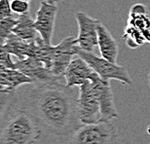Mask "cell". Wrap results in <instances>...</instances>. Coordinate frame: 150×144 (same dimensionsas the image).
I'll return each mask as SVG.
<instances>
[{
    "label": "cell",
    "instance_id": "cell-8",
    "mask_svg": "<svg viewBox=\"0 0 150 144\" xmlns=\"http://www.w3.org/2000/svg\"><path fill=\"white\" fill-rule=\"evenodd\" d=\"M75 18L79 26V34L77 37L78 47L83 51L92 53L94 48L98 46V29L100 22L83 12H77Z\"/></svg>",
    "mask_w": 150,
    "mask_h": 144
},
{
    "label": "cell",
    "instance_id": "cell-14",
    "mask_svg": "<svg viewBox=\"0 0 150 144\" xmlns=\"http://www.w3.org/2000/svg\"><path fill=\"white\" fill-rule=\"evenodd\" d=\"M128 23L129 25L139 29L145 37L146 42L150 43V19L144 5L136 4L132 7Z\"/></svg>",
    "mask_w": 150,
    "mask_h": 144
},
{
    "label": "cell",
    "instance_id": "cell-16",
    "mask_svg": "<svg viewBox=\"0 0 150 144\" xmlns=\"http://www.w3.org/2000/svg\"><path fill=\"white\" fill-rule=\"evenodd\" d=\"M13 33L18 37L25 41L32 42L37 38L36 33L38 32L35 29L34 20H32L29 13L21 15L18 18V23L15 26Z\"/></svg>",
    "mask_w": 150,
    "mask_h": 144
},
{
    "label": "cell",
    "instance_id": "cell-9",
    "mask_svg": "<svg viewBox=\"0 0 150 144\" xmlns=\"http://www.w3.org/2000/svg\"><path fill=\"white\" fill-rule=\"evenodd\" d=\"M57 14H58V7L55 4H50L46 1H43L41 2L34 20L35 29L39 33V36L48 45H52Z\"/></svg>",
    "mask_w": 150,
    "mask_h": 144
},
{
    "label": "cell",
    "instance_id": "cell-22",
    "mask_svg": "<svg viewBox=\"0 0 150 144\" xmlns=\"http://www.w3.org/2000/svg\"><path fill=\"white\" fill-rule=\"evenodd\" d=\"M13 16L10 0H0V20Z\"/></svg>",
    "mask_w": 150,
    "mask_h": 144
},
{
    "label": "cell",
    "instance_id": "cell-20",
    "mask_svg": "<svg viewBox=\"0 0 150 144\" xmlns=\"http://www.w3.org/2000/svg\"><path fill=\"white\" fill-rule=\"evenodd\" d=\"M11 56L12 55L4 49L3 45H0V69H4V68L15 69V62Z\"/></svg>",
    "mask_w": 150,
    "mask_h": 144
},
{
    "label": "cell",
    "instance_id": "cell-5",
    "mask_svg": "<svg viewBox=\"0 0 150 144\" xmlns=\"http://www.w3.org/2000/svg\"><path fill=\"white\" fill-rule=\"evenodd\" d=\"M78 116L83 125L98 124L103 122L100 100L91 81L86 82L79 88Z\"/></svg>",
    "mask_w": 150,
    "mask_h": 144
},
{
    "label": "cell",
    "instance_id": "cell-13",
    "mask_svg": "<svg viewBox=\"0 0 150 144\" xmlns=\"http://www.w3.org/2000/svg\"><path fill=\"white\" fill-rule=\"evenodd\" d=\"M98 46L100 48V55L103 59H107L112 64H117L118 58V44L110 31L105 25L100 23L98 29Z\"/></svg>",
    "mask_w": 150,
    "mask_h": 144
},
{
    "label": "cell",
    "instance_id": "cell-23",
    "mask_svg": "<svg viewBox=\"0 0 150 144\" xmlns=\"http://www.w3.org/2000/svg\"><path fill=\"white\" fill-rule=\"evenodd\" d=\"M45 1L48 2V3H50V4H56V3L59 2L61 0H45Z\"/></svg>",
    "mask_w": 150,
    "mask_h": 144
},
{
    "label": "cell",
    "instance_id": "cell-17",
    "mask_svg": "<svg viewBox=\"0 0 150 144\" xmlns=\"http://www.w3.org/2000/svg\"><path fill=\"white\" fill-rule=\"evenodd\" d=\"M17 102L16 91H0V128L4 127L13 115L12 112Z\"/></svg>",
    "mask_w": 150,
    "mask_h": 144
},
{
    "label": "cell",
    "instance_id": "cell-6",
    "mask_svg": "<svg viewBox=\"0 0 150 144\" xmlns=\"http://www.w3.org/2000/svg\"><path fill=\"white\" fill-rule=\"evenodd\" d=\"M15 69L21 71L32 81V85L40 86L59 82L62 77L56 76L42 61L36 59L26 58L15 62Z\"/></svg>",
    "mask_w": 150,
    "mask_h": 144
},
{
    "label": "cell",
    "instance_id": "cell-15",
    "mask_svg": "<svg viewBox=\"0 0 150 144\" xmlns=\"http://www.w3.org/2000/svg\"><path fill=\"white\" fill-rule=\"evenodd\" d=\"M26 84H32V81L21 71L13 68L0 69V91H17Z\"/></svg>",
    "mask_w": 150,
    "mask_h": 144
},
{
    "label": "cell",
    "instance_id": "cell-10",
    "mask_svg": "<svg viewBox=\"0 0 150 144\" xmlns=\"http://www.w3.org/2000/svg\"><path fill=\"white\" fill-rule=\"evenodd\" d=\"M91 82L95 87L98 97V100H100L103 122H110L113 119L118 118L119 114L115 106V103H114L113 92L109 81L103 80L96 73Z\"/></svg>",
    "mask_w": 150,
    "mask_h": 144
},
{
    "label": "cell",
    "instance_id": "cell-18",
    "mask_svg": "<svg viewBox=\"0 0 150 144\" xmlns=\"http://www.w3.org/2000/svg\"><path fill=\"white\" fill-rule=\"evenodd\" d=\"M124 38L126 39L127 45L131 48H137L139 46H142V44H144L146 42L145 37L139 29L129 25L128 28L125 29Z\"/></svg>",
    "mask_w": 150,
    "mask_h": 144
},
{
    "label": "cell",
    "instance_id": "cell-21",
    "mask_svg": "<svg viewBox=\"0 0 150 144\" xmlns=\"http://www.w3.org/2000/svg\"><path fill=\"white\" fill-rule=\"evenodd\" d=\"M11 8L13 13L18 15H25L29 13V2L21 1V0H12Z\"/></svg>",
    "mask_w": 150,
    "mask_h": 144
},
{
    "label": "cell",
    "instance_id": "cell-12",
    "mask_svg": "<svg viewBox=\"0 0 150 144\" xmlns=\"http://www.w3.org/2000/svg\"><path fill=\"white\" fill-rule=\"evenodd\" d=\"M4 49L12 56H17L19 59H25L26 58L34 59L36 56V42L25 41L14 33L6 40L5 44L3 45Z\"/></svg>",
    "mask_w": 150,
    "mask_h": 144
},
{
    "label": "cell",
    "instance_id": "cell-25",
    "mask_svg": "<svg viewBox=\"0 0 150 144\" xmlns=\"http://www.w3.org/2000/svg\"><path fill=\"white\" fill-rule=\"evenodd\" d=\"M21 1H26V2H29L30 0H21Z\"/></svg>",
    "mask_w": 150,
    "mask_h": 144
},
{
    "label": "cell",
    "instance_id": "cell-3",
    "mask_svg": "<svg viewBox=\"0 0 150 144\" xmlns=\"http://www.w3.org/2000/svg\"><path fill=\"white\" fill-rule=\"evenodd\" d=\"M118 133L111 122L82 125L70 136L68 144H116Z\"/></svg>",
    "mask_w": 150,
    "mask_h": 144
},
{
    "label": "cell",
    "instance_id": "cell-1",
    "mask_svg": "<svg viewBox=\"0 0 150 144\" xmlns=\"http://www.w3.org/2000/svg\"><path fill=\"white\" fill-rule=\"evenodd\" d=\"M21 109L42 131L55 136H71L83 125L78 116L76 91L61 82L33 85L23 97Z\"/></svg>",
    "mask_w": 150,
    "mask_h": 144
},
{
    "label": "cell",
    "instance_id": "cell-4",
    "mask_svg": "<svg viewBox=\"0 0 150 144\" xmlns=\"http://www.w3.org/2000/svg\"><path fill=\"white\" fill-rule=\"evenodd\" d=\"M76 56L82 58L103 80L110 81L113 79L118 80L126 85H133L132 78L125 67L112 64L103 56H98L91 52L81 50L78 46L76 49Z\"/></svg>",
    "mask_w": 150,
    "mask_h": 144
},
{
    "label": "cell",
    "instance_id": "cell-7",
    "mask_svg": "<svg viewBox=\"0 0 150 144\" xmlns=\"http://www.w3.org/2000/svg\"><path fill=\"white\" fill-rule=\"evenodd\" d=\"M77 46V38L71 35L62 39L61 43L53 47L52 64L50 70L56 76L64 77L65 70L76 56Z\"/></svg>",
    "mask_w": 150,
    "mask_h": 144
},
{
    "label": "cell",
    "instance_id": "cell-11",
    "mask_svg": "<svg viewBox=\"0 0 150 144\" xmlns=\"http://www.w3.org/2000/svg\"><path fill=\"white\" fill-rule=\"evenodd\" d=\"M96 75L92 67L82 58L75 56L64 72L67 86L74 88L75 86H82L88 81H91Z\"/></svg>",
    "mask_w": 150,
    "mask_h": 144
},
{
    "label": "cell",
    "instance_id": "cell-24",
    "mask_svg": "<svg viewBox=\"0 0 150 144\" xmlns=\"http://www.w3.org/2000/svg\"><path fill=\"white\" fill-rule=\"evenodd\" d=\"M148 85H149V88H150V72L148 74Z\"/></svg>",
    "mask_w": 150,
    "mask_h": 144
},
{
    "label": "cell",
    "instance_id": "cell-19",
    "mask_svg": "<svg viewBox=\"0 0 150 144\" xmlns=\"http://www.w3.org/2000/svg\"><path fill=\"white\" fill-rule=\"evenodd\" d=\"M17 23L18 19L13 16L0 20V45H4L6 40L13 34Z\"/></svg>",
    "mask_w": 150,
    "mask_h": 144
},
{
    "label": "cell",
    "instance_id": "cell-2",
    "mask_svg": "<svg viewBox=\"0 0 150 144\" xmlns=\"http://www.w3.org/2000/svg\"><path fill=\"white\" fill-rule=\"evenodd\" d=\"M42 134V128L23 110H17L0 133V144H34Z\"/></svg>",
    "mask_w": 150,
    "mask_h": 144
}]
</instances>
